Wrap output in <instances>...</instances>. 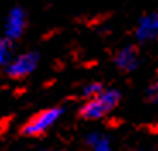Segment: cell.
Wrapping results in <instances>:
<instances>
[{"mask_svg": "<svg viewBox=\"0 0 158 151\" xmlns=\"http://www.w3.org/2000/svg\"><path fill=\"white\" fill-rule=\"evenodd\" d=\"M122 100V95L118 89L114 88H105L100 95H96L95 98L86 100L81 103L77 110L79 119L88 120V122H93V120H100L103 117H107L110 112H114L118 107Z\"/></svg>", "mask_w": 158, "mask_h": 151, "instance_id": "obj_1", "label": "cell"}, {"mask_svg": "<svg viewBox=\"0 0 158 151\" xmlns=\"http://www.w3.org/2000/svg\"><path fill=\"white\" fill-rule=\"evenodd\" d=\"M65 115V108L57 105V107H48L43 110L36 112L26 122L21 125L19 132L24 137H41L50 131L62 117Z\"/></svg>", "mask_w": 158, "mask_h": 151, "instance_id": "obj_2", "label": "cell"}, {"mask_svg": "<svg viewBox=\"0 0 158 151\" xmlns=\"http://www.w3.org/2000/svg\"><path fill=\"white\" fill-rule=\"evenodd\" d=\"M40 60H41V55L36 50L17 53V55H12L10 62L7 64L4 72L10 79H24V77H29L38 69Z\"/></svg>", "mask_w": 158, "mask_h": 151, "instance_id": "obj_3", "label": "cell"}, {"mask_svg": "<svg viewBox=\"0 0 158 151\" xmlns=\"http://www.w3.org/2000/svg\"><path fill=\"white\" fill-rule=\"evenodd\" d=\"M28 26V16L23 7H12L5 16L4 22V40L9 43H14L24 35Z\"/></svg>", "mask_w": 158, "mask_h": 151, "instance_id": "obj_4", "label": "cell"}, {"mask_svg": "<svg viewBox=\"0 0 158 151\" xmlns=\"http://www.w3.org/2000/svg\"><path fill=\"white\" fill-rule=\"evenodd\" d=\"M141 64V53H139L138 45H127V47L117 50L114 55V65L117 71L122 74H129V72L136 71Z\"/></svg>", "mask_w": 158, "mask_h": 151, "instance_id": "obj_5", "label": "cell"}, {"mask_svg": "<svg viewBox=\"0 0 158 151\" xmlns=\"http://www.w3.org/2000/svg\"><path fill=\"white\" fill-rule=\"evenodd\" d=\"M134 36L138 43H148L158 38V10L148 12L139 17L134 29Z\"/></svg>", "mask_w": 158, "mask_h": 151, "instance_id": "obj_6", "label": "cell"}, {"mask_svg": "<svg viewBox=\"0 0 158 151\" xmlns=\"http://www.w3.org/2000/svg\"><path fill=\"white\" fill-rule=\"evenodd\" d=\"M84 146L89 151H112V139L103 132L91 131L84 136Z\"/></svg>", "mask_w": 158, "mask_h": 151, "instance_id": "obj_7", "label": "cell"}, {"mask_svg": "<svg viewBox=\"0 0 158 151\" xmlns=\"http://www.w3.org/2000/svg\"><path fill=\"white\" fill-rule=\"evenodd\" d=\"M105 88H107V86H105L103 83H100V81H91V83H86L83 88H81V98H83V101L95 98V96L100 95Z\"/></svg>", "mask_w": 158, "mask_h": 151, "instance_id": "obj_8", "label": "cell"}, {"mask_svg": "<svg viewBox=\"0 0 158 151\" xmlns=\"http://www.w3.org/2000/svg\"><path fill=\"white\" fill-rule=\"evenodd\" d=\"M10 59H12V43H9L2 38L0 40V72L5 71Z\"/></svg>", "mask_w": 158, "mask_h": 151, "instance_id": "obj_9", "label": "cell"}, {"mask_svg": "<svg viewBox=\"0 0 158 151\" xmlns=\"http://www.w3.org/2000/svg\"><path fill=\"white\" fill-rule=\"evenodd\" d=\"M146 100L150 103H158V81L151 83L146 88Z\"/></svg>", "mask_w": 158, "mask_h": 151, "instance_id": "obj_10", "label": "cell"}, {"mask_svg": "<svg viewBox=\"0 0 158 151\" xmlns=\"http://www.w3.org/2000/svg\"><path fill=\"white\" fill-rule=\"evenodd\" d=\"M40 151H65V149H60V148H43Z\"/></svg>", "mask_w": 158, "mask_h": 151, "instance_id": "obj_11", "label": "cell"}, {"mask_svg": "<svg viewBox=\"0 0 158 151\" xmlns=\"http://www.w3.org/2000/svg\"><path fill=\"white\" fill-rule=\"evenodd\" d=\"M129 151H146V149H141V148H134V149H129Z\"/></svg>", "mask_w": 158, "mask_h": 151, "instance_id": "obj_12", "label": "cell"}]
</instances>
